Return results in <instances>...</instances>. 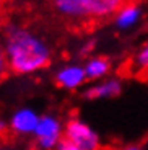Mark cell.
<instances>
[{"label": "cell", "instance_id": "6da1fadb", "mask_svg": "<svg viewBox=\"0 0 148 150\" xmlns=\"http://www.w3.org/2000/svg\"><path fill=\"white\" fill-rule=\"evenodd\" d=\"M2 41H4L8 69L15 74H34L51 64V46L44 38L28 28L8 23L4 28Z\"/></svg>", "mask_w": 148, "mask_h": 150}, {"label": "cell", "instance_id": "7a4b0ae2", "mask_svg": "<svg viewBox=\"0 0 148 150\" xmlns=\"http://www.w3.org/2000/svg\"><path fill=\"white\" fill-rule=\"evenodd\" d=\"M56 10L68 18H104L116 15L119 0H57Z\"/></svg>", "mask_w": 148, "mask_h": 150}, {"label": "cell", "instance_id": "3957f363", "mask_svg": "<svg viewBox=\"0 0 148 150\" xmlns=\"http://www.w3.org/2000/svg\"><path fill=\"white\" fill-rule=\"evenodd\" d=\"M63 139L70 140L82 150H99L101 147L99 134L80 117H72L65 122Z\"/></svg>", "mask_w": 148, "mask_h": 150}, {"label": "cell", "instance_id": "277c9868", "mask_svg": "<svg viewBox=\"0 0 148 150\" xmlns=\"http://www.w3.org/2000/svg\"><path fill=\"white\" fill-rule=\"evenodd\" d=\"M63 129L65 124L54 114H42L36 131L34 140L39 150H56L60 140L63 139Z\"/></svg>", "mask_w": 148, "mask_h": 150}, {"label": "cell", "instance_id": "5b68a950", "mask_svg": "<svg viewBox=\"0 0 148 150\" xmlns=\"http://www.w3.org/2000/svg\"><path fill=\"white\" fill-rule=\"evenodd\" d=\"M56 83L63 88V90H78L86 83V74L85 67L80 64H65L60 69H57L56 75H54Z\"/></svg>", "mask_w": 148, "mask_h": 150}, {"label": "cell", "instance_id": "8992f818", "mask_svg": "<svg viewBox=\"0 0 148 150\" xmlns=\"http://www.w3.org/2000/svg\"><path fill=\"white\" fill-rule=\"evenodd\" d=\"M39 119H41V116L36 109L30 108V106H23L11 114L8 126L11 131L20 135H30L34 134L37 124H39Z\"/></svg>", "mask_w": 148, "mask_h": 150}, {"label": "cell", "instance_id": "52a82bcc", "mask_svg": "<svg viewBox=\"0 0 148 150\" xmlns=\"http://www.w3.org/2000/svg\"><path fill=\"white\" fill-rule=\"evenodd\" d=\"M122 82L116 77H107V79L101 80V82L93 83L91 86L85 88L83 96L86 100H111V98H117L122 93Z\"/></svg>", "mask_w": 148, "mask_h": 150}, {"label": "cell", "instance_id": "ba28073f", "mask_svg": "<svg viewBox=\"0 0 148 150\" xmlns=\"http://www.w3.org/2000/svg\"><path fill=\"white\" fill-rule=\"evenodd\" d=\"M143 18V7L140 4H122L114 15V26L119 31H130Z\"/></svg>", "mask_w": 148, "mask_h": 150}, {"label": "cell", "instance_id": "9c48e42d", "mask_svg": "<svg viewBox=\"0 0 148 150\" xmlns=\"http://www.w3.org/2000/svg\"><path fill=\"white\" fill-rule=\"evenodd\" d=\"M83 67H85L86 79L96 83V82H101V80L107 79V75L111 74L112 64L107 57L94 56V57H90L83 64Z\"/></svg>", "mask_w": 148, "mask_h": 150}, {"label": "cell", "instance_id": "30bf717a", "mask_svg": "<svg viewBox=\"0 0 148 150\" xmlns=\"http://www.w3.org/2000/svg\"><path fill=\"white\" fill-rule=\"evenodd\" d=\"M133 62H135V67L137 69H140V70H148V42L137 52Z\"/></svg>", "mask_w": 148, "mask_h": 150}, {"label": "cell", "instance_id": "8fae6325", "mask_svg": "<svg viewBox=\"0 0 148 150\" xmlns=\"http://www.w3.org/2000/svg\"><path fill=\"white\" fill-rule=\"evenodd\" d=\"M8 72V62H7V56H5V47H4V41L0 38V80L4 79Z\"/></svg>", "mask_w": 148, "mask_h": 150}, {"label": "cell", "instance_id": "7c38bea8", "mask_svg": "<svg viewBox=\"0 0 148 150\" xmlns=\"http://www.w3.org/2000/svg\"><path fill=\"white\" fill-rule=\"evenodd\" d=\"M56 150H82V149H78L75 144H72L70 140H67V139H62L60 140V144L57 145Z\"/></svg>", "mask_w": 148, "mask_h": 150}, {"label": "cell", "instance_id": "4fadbf2b", "mask_svg": "<svg viewBox=\"0 0 148 150\" xmlns=\"http://www.w3.org/2000/svg\"><path fill=\"white\" fill-rule=\"evenodd\" d=\"M121 150H143L140 145H135V144H132V145H125V147H122Z\"/></svg>", "mask_w": 148, "mask_h": 150}, {"label": "cell", "instance_id": "5bb4252c", "mask_svg": "<svg viewBox=\"0 0 148 150\" xmlns=\"http://www.w3.org/2000/svg\"><path fill=\"white\" fill-rule=\"evenodd\" d=\"M7 127H8V122H7V121H4V119H0V132H5V131H7Z\"/></svg>", "mask_w": 148, "mask_h": 150}]
</instances>
